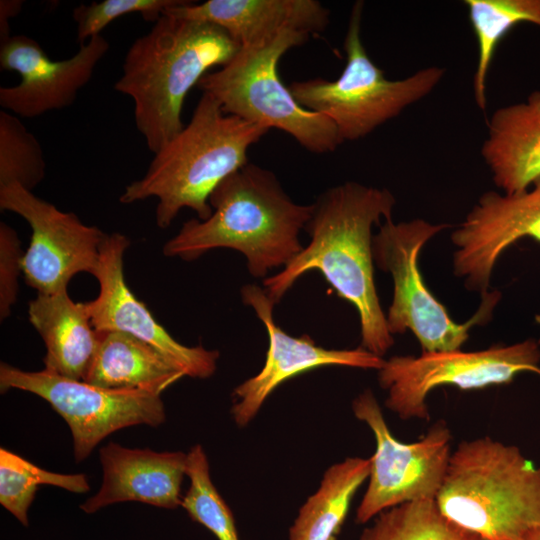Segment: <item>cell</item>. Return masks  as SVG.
<instances>
[{
	"label": "cell",
	"mask_w": 540,
	"mask_h": 540,
	"mask_svg": "<svg viewBox=\"0 0 540 540\" xmlns=\"http://www.w3.org/2000/svg\"><path fill=\"white\" fill-rule=\"evenodd\" d=\"M396 200L385 188L348 181L328 189L305 226L310 242L277 274L263 279L276 305L305 273L320 272L359 317L361 347L382 357L394 344L374 279L372 227L392 219Z\"/></svg>",
	"instance_id": "6da1fadb"
},
{
	"label": "cell",
	"mask_w": 540,
	"mask_h": 540,
	"mask_svg": "<svg viewBox=\"0 0 540 540\" xmlns=\"http://www.w3.org/2000/svg\"><path fill=\"white\" fill-rule=\"evenodd\" d=\"M209 204L210 217L186 221L163 254L193 261L212 249L237 250L262 279L300 253L299 233L314 211V204L294 202L271 171L249 162L215 188Z\"/></svg>",
	"instance_id": "7a4b0ae2"
},
{
	"label": "cell",
	"mask_w": 540,
	"mask_h": 540,
	"mask_svg": "<svg viewBox=\"0 0 540 540\" xmlns=\"http://www.w3.org/2000/svg\"><path fill=\"white\" fill-rule=\"evenodd\" d=\"M239 49L218 26L164 14L133 41L114 89L133 100L135 125L152 153L183 129V104L192 87Z\"/></svg>",
	"instance_id": "3957f363"
},
{
	"label": "cell",
	"mask_w": 540,
	"mask_h": 540,
	"mask_svg": "<svg viewBox=\"0 0 540 540\" xmlns=\"http://www.w3.org/2000/svg\"><path fill=\"white\" fill-rule=\"evenodd\" d=\"M268 131L224 113L211 95L203 93L189 123L154 153L144 176L128 184L119 201L157 198L155 218L161 229L169 227L183 208L206 220L212 214V192L248 163L249 148Z\"/></svg>",
	"instance_id": "277c9868"
},
{
	"label": "cell",
	"mask_w": 540,
	"mask_h": 540,
	"mask_svg": "<svg viewBox=\"0 0 540 540\" xmlns=\"http://www.w3.org/2000/svg\"><path fill=\"white\" fill-rule=\"evenodd\" d=\"M435 502L446 519L485 540H525L540 530V467L488 436L462 441Z\"/></svg>",
	"instance_id": "5b68a950"
},
{
	"label": "cell",
	"mask_w": 540,
	"mask_h": 540,
	"mask_svg": "<svg viewBox=\"0 0 540 540\" xmlns=\"http://www.w3.org/2000/svg\"><path fill=\"white\" fill-rule=\"evenodd\" d=\"M309 36L286 30L265 44L240 47L229 63L207 73L198 86L226 114L269 130L279 129L313 153L332 152L342 143L334 123L301 106L278 73L282 56Z\"/></svg>",
	"instance_id": "8992f818"
},
{
	"label": "cell",
	"mask_w": 540,
	"mask_h": 540,
	"mask_svg": "<svg viewBox=\"0 0 540 540\" xmlns=\"http://www.w3.org/2000/svg\"><path fill=\"white\" fill-rule=\"evenodd\" d=\"M363 3L354 4L344 41L346 64L336 80L314 78L288 85L297 102L335 125L341 142L355 141L430 94L445 69L430 66L400 80L387 79L361 40Z\"/></svg>",
	"instance_id": "52a82bcc"
},
{
	"label": "cell",
	"mask_w": 540,
	"mask_h": 540,
	"mask_svg": "<svg viewBox=\"0 0 540 540\" xmlns=\"http://www.w3.org/2000/svg\"><path fill=\"white\" fill-rule=\"evenodd\" d=\"M448 224H432L424 219L394 223L386 220L373 235L372 252L376 266L391 275L393 298L386 314L389 332L407 330L418 340L422 352L459 350L468 340L469 331L486 324L499 300V291L481 297L475 314L464 323L455 322L446 307L424 283L419 269V255L424 245Z\"/></svg>",
	"instance_id": "ba28073f"
},
{
	"label": "cell",
	"mask_w": 540,
	"mask_h": 540,
	"mask_svg": "<svg viewBox=\"0 0 540 540\" xmlns=\"http://www.w3.org/2000/svg\"><path fill=\"white\" fill-rule=\"evenodd\" d=\"M526 372L540 376V342L535 339L470 352L459 349L393 356L378 370V382L387 391L389 410L404 420H428L426 399L437 387L483 389L509 384Z\"/></svg>",
	"instance_id": "9c48e42d"
},
{
	"label": "cell",
	"mask_w": 540,
	"mask_h": 540,
	"mask_svg": "<svg viewBox=\"0 0 540 540\" xmlns=\"http://www.w3.org/2000/svg\"><path fill=\"white\" fill-rule=\"evenodd\" d=\"M0 389L30 392L47 401L70 428L77 463L115 431L141 424L156 427L166 419L161 393L107 389L46 369L25 371L2 362Z\"/></svg>",
	"instance_id": "30bf717a"
},
{
	"label": "cell",
	"mask_w": 540,
	"mask_h": 540,
	"mask_svg": "<svg viewBox=\"0 0 540 540\" xmlns=\"http://www.w3.org/2000/svg\"><path fill=\"white\" fill-rule=\"evenodd\" d=\"M354 415L374 434L376 450L369 483L356 512L364 524L392 507L419 500H435L449 465L451 432L438 421L418 441L402 443L389 430L380 405L370 389L352 403Z\"/></svg>",
	"instance_id": "8fae6325"
},
{
	"label": "cell",
	"mask_w": 540,
	"mask_h": 540,
	"mask_svg": "<svg viewBox=\"0 0 540 540\" xmlns=\"http://www.w3.org/2000/svg\"><path fill=\"white\" fill-rule=\"evenodd\" d=\"M0 208L20 215L31 227L22 271L37 294L67 290L78 273L94 274L107 235L101 229L84 224L76 214L59 210L18 183L0 187Z\"/></svg>",
	"instance_id": "7c38bea8"
},
{
	"label": "cell",
	"mask_w": 540,
	"mask_h": 540,
	"mask_svg": "<svg viewBox=\"0 0 540 540\" xmlns=\"http://www.w3.org/2000/svg\"><path fill=\"white\" fill-rule=\"evenodd\" d=\"M129 245V239L117 232L107 234L101 244L99 263L93 274L99 293L85 302L93 327L96 331H120L135 336L156 349L185 376L200 379L212 376L219 352L178 342L128 287L124 254Z\"/></svg>",
	"instance_id": "4fadbf2b"
},
{
	"label": "cell",
	"mask_w": 540,
	"mask_h": 540,
	"mask_svg": "<svg viewBox=\"0 0 540 540\" xmlns=\"http://www.w3.org/2000/svg\"><path fill=\"white\" fill-rule=\"evenodd\" d=\"M109 48L100 34L81 44L73 56L52 60L33 38L11 36L0 44V67L17 72L21 80L0 88L1 107L18 117L35 118L71 106Z\"/></svg>",
	"instance_id": "5bb4252c"
},
{
	"label": "cell",
	"mask_w": 540,
	"mask_h": 540,
	"mask_svg": "<svg viewBox=\"0 0 540 540\" xmlns=\"http://www.w3.org/2000/svg\"><path fill=\"white\" fill-rule=\"evenodd\" d=\"M523 238L540 243V178L517 193L488 191L451 233L456 246L453 272L465 287L489 292L493 269L501 254Z\"/></svg>",
	"instance_id": "9a60e30c"
},
{
	"label": "cell",
	"mask_w": 540,
	"mask_h": 540,
	"mask_svg": "<svg viewBox=\"0 0 540 540\" xmlns=\"http://www.w3.org/2000/svg\"><path fill=\"white\" fill-rule=\"evenodd\" d=\"M245 305L250 306L263 322L269 340L266 360L261 371L239 384L233 391L236 402L231 408L235 423L246 426L265 400L285 381L324 366H345L379 370L385 359L361 346L355 349H326L304 334L293 337L274 320L275 304L264 288L246 284L241 288Z\"/></svg>",
	"instance_id": "2e32d148"
},
{
	"label": "cell",
	"mask_w": 540,
	"mask_h": 540,
	"mask_svg": "<svg viewBox=\"0 0 540 540\" xmlns=\"http://www.w3.org/2000/svg\"><path fill=\"white\" fill-rule=\"evenodd\" d=\"M99 454L103 481L99 491L81 504L85 513L129 501L166 509L181 506L186 453L127 448L110 442Z\"/></svg>",
	"instance_id": "e0dca14e"
},
{
	"label": "cell",
	"mask_w": 540,
	"mask_h": 540,
	"mask_svg": "<svg viewBox=\"0 0 540 540\" xmlns=\"http://www.w3.org/2000/svg\"><path fill=\"white\" fill-rule=\"evenodd\" d=\"M163 14L218 26L240 47L265 44L286 30L320 33L329 22V10L316 0H185Z\"/></svg>",
	"instance_id": "ac0fdd59"
},
{
	"label": "cell",
	"mask_w": 540,
	"mask_h": 540,
	"mask_svg": "<svg viewBox=\"0 0 540 540\" xmlns=\"http://www.w3.org/2000/svg\"><path fill=\"white\" fill-rule=\"evenodd\" d=\"M481 155L504 193L527 190L540 178V90L492 114Z\"/></svg>",
	"instance_id": "d6986e66"
},
{
	"label": "cell",
	"mask_w": 540,
	"mask_h": 540,
	"mask_svg": "<svg viewBox=\"0 0 540 540\" xmlns=\"http://www.w3.org/2000/svg\"><path fill=\"white\" fill-rule=\"evenodd\" d=\"M28 318L46 348L44 369L83 380L98 343L85 303L73 301L68 290L37 294L29 302Z\"/></svg>",
	"instance_id": "ffe728a7"
},
{
	"label": "cell",
	"mask_w": 540,
	"mask_h": 540,
	"mask_svg": "<svg viewBox=\"0 0 540 540\" xmlns=\"http://www.w3.org/2000/svg\"><path fill=\"white\" fill-rule=\"evenodd\" d=\"M98 343L83 381L107 389L162 393L184 373L146 342L120 331H97Z\"/></svg>",
	"instance_id": "44dd1931"
},
{
	"label": "cell",
	"mask_w": 540,
	"mask_h": 540,
	"mask_svg": "<svg viewBox=\"0 0 540 540\" xmlns=\"http://www.w3.org/2000/svg\"><path fill=\"white\" fill-rule=\"evenodd\" d=\"M370 470V458L348 457L330 466L318 490L300 508L289 540H337L352 499Z\"/></svg>",
	"instance_id": "7402d4cb"
},
{
	"label": "cell",
	"mask_w": 540,
	"mask_h": 540,
	"mask_svg": "<svg viewBox=\"0 0 540 540\" xmlns=\"http://www.w3.org/2000/svg\"><path fill=\"white\" fill-rule=\"evenodd\" d=\"M464 4L478 46L474 97L479 109L484 110L487 76L499 42L519 23L540 27V0H465Z\"/></svg>",
	"instance_id": "603a6c76"
},
{
	"label": "cell",
	"mask_w": 540,
	"mask_h": 540,
	"mask_svg": "<svg viewBox=\"0 0 540 540\" xmlns=\"http://www.w3.org/2000/svg\"><path fill=\"white\" fill-rule=\"evenodd\" d=\"M359 540H485L446 519L435 500L387 509L365 528Z\"/></svg>",
	"instance_id": "cb8c5ba5"
},
{
	"label": "cell",
	"mask_w": 540,
	"mask_h": 540,
	"mask_svg": "<svg viewBox=\"0 0 540 540\" xmlns=\"http://www.w3.org/2000/svg\"><path fill=\"white\" fill-rule=\"evenodd\" d=\"M41 485H53L73 493L90 489L85 474L50 472L14 452L0 449V504L25 527L29 526V508Z\"/></svg>",
	"instance_id": "d4e9b609"
},
{
	"label": "cell",
	"mask_w": 540,
	"mask_h": 540,
	"mask_svg": "<svg viewBox=\"0 0 540 540\" xmlns=\"http://www.w3.org/2000/svg\"><path fill=\"white\" fill-rule=\"evenodd\" d=\"M186 476L190 486L181 507L193 521L206 527L218 540H240L233 514L214 486L207 456L200 445L187 453Z\"/></svg>",
	"instance_id": "484cf974"
},
{
	"label": "cell",
	"mask_w": 540,
	"mask_h": 540,
	"mask_svg": "<svg viewBox=\"0 0 540 540\" xmlns=\"http://www.w3.org/2000/svg\"><path fill=\"white\" fill-rule=\"evenodd\" d=\"M46 162L38 139L18 116L0 111V187L18 183L32 191L45 178Z\"/></svg>",
	"instance_id": "4316f807"
},
{
	"label": "cell",
	"mask_w": 540,
	"mask_h": 540,
	"mask_svg": "<svg viewBox=\"0 0 540 540\" xmlns=\"http://www.w3.org/2000/svg\"><path fill=\"white\" fill-rule=\"evenodd\" d=\"M185 0H103L80 4L73 10L78 42L86 43L115 19L139 13L146 21L156 22L170 7Z\"/></svg>",
	"instance_id": "83f0119b"
},
{
	"label": "cell",
	"mask_w": 540,
	"mask_h": 540,
	"mask_svg": "<svg viewBox=\"0 0 540 540\" xmlns=\"http://www.w3.org/2000/svg\"><path fill=\"white\" fill-rule=\"evenodd\" d=\"M24 253L13 228L0 222V318L6 319L16 302Z\"/></svg>",
	"instance_id": "f1b7e54d"
},
{
	"label": "cell",
	"mask_w": 540,
	"mask_h": 540,
	"mask_svg": "<svg viewBox=\"0 0 540 540\" xmlns=\"http://www.w3.org/2000/svg\"><path fill=\"white\" fill-rule=\"evenodd\" d=\"M23 3L20 0L0 1V44L11 37L9 33V19L20 13Z\"/></svg>",
	"instance_id": "f546056e"
},
{
	"label": "cell",
	"mask_w": 540,
	"mask_h": 540,
	"mask_svg": "<svg viewBox=\"0 0 540 540\" xmlns=\"http://www.w3.org/2000/svg\"><path fill=\"white\" fill-rule=\"evenodd\" d=\"M525 540H540V530L531 533Z\"/></svg>",
	"instance_id": "4dcf8cb0"
}]
</instances>
